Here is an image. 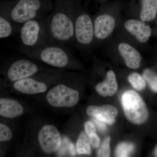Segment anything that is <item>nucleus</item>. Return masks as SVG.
<instances>
[{
  "label": "nucleus",
  "mask_w": 157,
  "mask_h": 157,
  "mask_svg": "<svg viewBox=\"0 0 157 157\" xmlns=\"http://www.w3.org/2000/svg\"><path fill=\"white\" fill-rule=\"evenodd\" d=\"M46 37L56 44L69 43L74 36L73 14L68 9L54 11L45 23Z\"/></svg>",
  "instance_id": "1"
},
{
  "label": "nucleus",
  "mask_w": 157,
  "mask_h": 157,
  "mask_svg": "<svg viewBox=\"0 0 157 157\" xmlns=\"http://www.w3.org/2000/svg\"><path fill=\"white\" fill-rule=\"evenodd\" d=\"M121 103L126 117L131 122L141 124L148 117V113L143 100L136 92L129 90L122 96Z\"/></svg>",
  "instance_id": "2"
},
{
  "label": "nucleus",
  "mask_w": 157,
  "mask_h": 157,
  "mask_svg": "<svg viewBox=\"0 0 157 157\" xmlns=\"http://www.w3.org/2000/svg\"><path fill=\"white\" fill-rule=\"evenodd\" d=\"M42 4L39 0H19L12 8L9 17L13 22L23 24L31 20L39 19Z\"/></svg>",
  "instance_id": "3"
},
{
  "label": "nucleus",
  "mask_w": 157,
  "mask_h": 157,
  "mask_svg": "<svg viewBox=\"0 0 157 157\" xmlns=\"http://www.w3.org/2000/svg\"><path fill=\"white\" fill-rule=\"evenodd\" d=\"M46 99L49 104L55 107H72L78 103L79 94L76 90L63 84L56 86L48 91Z\"/></svg>",
  "instance_id": "4"
},
{
  "label": "nucleus",
  "mask_w": 157,
  "mask_h": 157,
  "mask_svg": "<svg viewBox=\"0 0 157 157\" xmlns=\"http://www.w3.org/2000/svg\"><path fill=\"white\" fill-rule=\"evenodd\" d=\"M46 36L45 23L38 19L31 20L23 24L20 30V38L24 46L36 47Z\"/></svg>",
  "instance_id": "5"
},
{
  "label": "nucleus",
  "mask_w": 157,
  "mask_h": 157,
  "mask_svg": "<svg viewBox=\"0 0 157 157\" xmlns=\"http://www.w3.org/2000/svg\"><path fill=\"white\" fill-rule=\"evenodd\" d=\"M38 139L40 147L46 153L56 151L61 144L60 134L56 127L52 125L42 127L38 134Z\"/></svg>",
  "instance_id": "6"
},
{
  "label": "nucleus",
  "mask_w": 157,
  "mask_h": 157,
  "mask_svg": "<svg viewBox=\"0 0 157 157\" xmlns=\"http://www.w3.org/2000/svg\"><path fill=\"white\" fill-rule=\"evenodd\" d=\"M74 36L77 42L83 45H88L94 36V25L89 15H78L74 21Z\"/></svg>",
  "instance_id": "7"
},
{
  "label": "nucleus",
  "mask_w": 157,
  "mask_h": 157,
  "mask_svg": "<svg viewBox=\"0 0 157 157\" xmlns=\"http://www.w3.org/2000/svg\"><path fill=\"white\" fill-rule=\"evenodd\" d=\"M39 57L42 62L55 67H65L69 61V56L66 50L56 45L42 48L40 50Z\"/></svg>",
  "instance_id": "8"
},
{
  "label": "nucleus",
  "mask_w": 157,
  "mask_h": 157,
  "mask_svg": "<svg viewBox=\"0 0 157 157\" xmlns=\"http://www.w3.org/2000/svg\"><path fill=\"white\" fill-rule=\"evenodd\" d=\"M36 65L27 59H20L14 62L8 70V78L11 81L16 82L28 78L37 73Z\"/></svg>",
  "instance_id": "9"
},
{
  "label": "nucleus",
  "mask_w": 157,
  "mask_h": 157,
  "mask_svg": "<svg viewBox=\"0 0 157 157\" xmlns=\"http://www.w3.org/2000/svg\"><path fill=\"white\" fill-rule=\"evenodd\" d=\"M86 112L90 116L108 124H112L115 122V117L118 114L116 108L110 105L101 106L90 105L86 108Z\"/></svg>",
  "instance_id": "10"
},
{
  "label": "nucleus",
  "mask_w": 157,
  "mask_h": 157,
  "mask_svg": "<svg viewBox=\"0 0 157 157\" xmlns=\"http://www.w3.org/2000/svg\"><path fill=\"white\" fill-rule=\"evenodd\" d=\"M115 24V20L112 16L105 14L99 15L94 22L95 36L99 39H106L112 33Z\"/></svg>",
  "instance_id": "11"
},
{
  "label": "nucleus",
  "mask_w": 157,
  "mask_h": 157,
  "mask_svg": "<svg viewBox=\"0 0 157 157\" xmlns=\"http://www.w3.org/2000/svg\"><path fill=\"white\" fill-rule=\"evenodd\" d=\"M126 29L136 37L139 42L144 43L148 41L151 36L150 27L142 21L130 19L124 24Z\"/></svg>",
  "instance_id": "12"
},
{
  "label": "nucleus",
  "mask_w": 157,
  "mask_h": 157,
  "mask_svg": "<svg viewBox=\"0 0 157 157\" xmlns=\"http://www.w3.org/2000/svg\"><path fill=\"white\" fill-rule=\"evenodd\" d=\"M13 87L17 91L27 94L44 93L47 89L45 83L29 77L15 82Z\"/></svg>",
  "instance_id": "13"
},
{
  "label": "nucleus",
  "mask_w": 157,
  "mask_h": 157,
  "mask_svg": "<svg viewBox=\"0 0 157 157\" xmlns=\"http://www.w3.org/2000/svg\"><path fill=\"white\" fill-rule=\"evenodd\" d=\"M118 50L127 67L132 69H136L139 67L141 57L138 51L131 45L124 42L121 43L119 45Z\"/></svg>",
  "instance_id": "14"
},
{
  "label": "nucleus",
  "mask_w": 157,
  "mask_h": 157,
  "mask_svg": "<svg viewBox=\"0 0 157 157\" xmlns=\"http://www.w3.org/2000/svg\"><path fill=\"white\" fill-rule=\"evenodd\" d=\"M24 108L19 102L13 99H0V115L4 117L13 118L21 115Z\"/></svg>",
  "instance_id": "15"
},
{
  "label": "nucleus",
  "mask_w": 157,
  "mask_h": 157,
  "mask_svg": "<svg viewBox=\"0 0 157 157\" xmlns=\"http://www.w3.org/2000/svg\"><path fill=\"white\" fill-rule=\"evenodd\" d=\"M118 85L115 74L112 70L107 72L106 79L104 81L98 83L96 90L99 95L102 97H111L117 91Z\"/></svg>",
  "instance_id": "16"
},
{
  "label": "nucleus",
  "mask_w": 157,
  "mask_h": 157,
  "mask_svg": "<svg viewBox=\"0 0 157 157\" xmlns=\"http://www.w3.org/2000/svg\"><path fill=\"white\" fill-rule=\"evenodd\" d=\"M140 13L141 21H151L156 17L157 13V0H142Z\"/></svg>",
  "instance_id": "17"
},
{
  "label": "nucleus",
  "mask_w": 157,
  "mask_h": 157,
  "mask_svg": "<svg viewBox=\"0 0 157 157\" xmlns=\"http://www.w3.org/2000/svg\"><path fill=\"white\" fill-rule=\"evenodd\" d=\"M90 142L88 136L84 132H82L78 136L76 147L79 154L90 155L91 153Z\"/></svg>",
  "instance_id": "18"
},
{
  "label": "nucleus",
  "mask_w": 157,
  "mask_h": 157,
  "mask_svg": "<svg viewBox=\"0 0 157 157\" xmlns=\"http://www.w3.org/2000/svg\"><path fill=\"white\" fill-rule=\"evenodd\" d=\"M12 31V26L9 20L1 15L0 16V38L4 39L10 36Z\"/></svg>",
  "instance_id": "19"
},
{
  "label": "nucleus",
  "mask_w": 157,
  "mask_h": 157,
  "mask_svg": "<svg viewBox=\"0 0 157 157\" xmlns=\"http://www.w3.org/2000/svg\"><path fill=\"white\" fill-rule=\"evenodd\" d=\"M128 80L135 89L138 90H143L146 86L145 79L137 73H133L128 77Z\"/></svg>",
  "instance_id": "20"
},
{
  "label": "nucleus",
  "mask_w": 157,
  "mask_h": 157,
  "mask_svg": "<svg viewBox=\"0 0 157 157\" xmlns=\"http://www.w3.org/2000/svg\"><path fill=\"white\" fill-rule=\"evenodd\" d=\"M134 144L132 143L124 142L120 144L116 150V155L117 157H129L134 151Z\"/></svg>",
  "instance_id": "21"
},
{
  "label": "nucleus",
  "mask_w": 157,
  "mask_h": 157,
  "mask_svg": "<svg viewBox=\"0 0 157 157\" xmlns=\"http://www.w3.org/2000/svg\"><path fill=\"white\" fill-rule=\"evenodd\" d=\"M143 76L151 88L157 93V75L150 69H146L143 72Z\"/></svg>",
  "instance_id": "22"
},
{
  "label": "nucleus",
  "mask_w": 157,
  "mask_h": 157,
  "mask_svg": "<svg viewBox=\"0 0 157 157\" xmlns=\"http://www.w3.org/2000/svg\"><path fill=\"white\" fill-rule=\"evenodd\" d=\"M12 137V133L11 129L4 124H0V141H9Z\"/></svg>",
  "instance_id": "23"
},
{
  "label": "nucleus",
  "mask_w": 157,
  "mask_h": 157,
  "mask_svg": "<svg viewBox=\"0 0 157 157\" xmlns=\"http://www.w3.org/2000/svg\"><path fill=\"white\" fill-rule=\"evenodd\" d=\"M110 140V137H106L103 143V145L98 150V157H109L110 156V148H109Z\"/></svg>",
  "instance_id": "24"
},
{
  "label": "nucleus",
  "mask_w": 157,
  "mask_h": 157,
  "mask_svg": "<svg viewBox=\"0 0 157 157\" xmlns=\"http://www.w3.org/2000/svg\"><path fill=\"white\" fill-rule=\"evenodd\" d=\"M88 136L91 144L92 145L93 147L94 148H98L99 147L101 143V140L96 132L93 133Z\"/></svg>",
  "instance_id": "25"
},
{
  "label": "nucleus",
  "mask_w": 157,
  "mask_h": 157,
  "mask_svg": "<svg viewBox=\"0 0 157 157\" xmlns=\"http://www.w3.org/2000/svg\"><path fill=\"white\" fill-rule=\"evenodd\" d=\"M85 129L86 133L88 136L95 133L96 130V127L94 124L91 121H88L86 122L84 124Z\"/></svg>",
  "instance_id": "26"
},
{
  "label": "nucleus",
  "mask_w": 157,
  "mask_h": 157,
  "mask_svg": "<svg viewBox=\"0 0 157 157\" xmlns=\"http://www.w3.org/2000/svg\"><path fill=\"white\" fill-rule=\"evenodd\" d=\"M95 122L96 125H97V127H98V128L99 130L102 131H104L106 130V126L105 124L106 123H105L97 119H96V120H95Z\"/></svg>",
  "instance_id": "27"
},
{
  "label": "nucleus",
  "mask_w": 157,
  "mask_h": 157,
  "mask_svg": "<svg viewBox=\"0 0 157 157\" xmlns=\"http://www.w3.org/2000/svg\"><path fill=\"white\" fill-rule=\"evenodd\" d=\"M69 151H70V153L73 156H74L76 155V150H75V147L73 144L71 142L69 145Z\"/></svg>",
  "instance_id": "28"
},
{
  "label": "nucleus",
  "mask_w": 157,
  "mask_h": 157,
  "mask_svg": "<svg viewBox=\"0 0 157 157\" xmlns=\"http://www.w3.org/2000/svg\"><path fill=\"white\" fill-rule=\"evenodd\" d=\"M155 153L156 155L157 156V147L156 149L155 152Z\"/></svg>",
  "instance_id": "29"
}]
</instances>
